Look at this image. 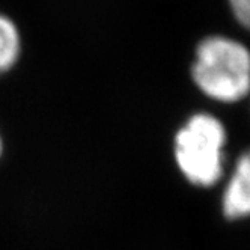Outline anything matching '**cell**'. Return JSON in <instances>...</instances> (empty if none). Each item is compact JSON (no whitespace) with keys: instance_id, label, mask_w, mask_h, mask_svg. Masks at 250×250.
I'll use <instances>...</instances> for the list:
<instances>
[{"instance_id":"cell-3","label":"cell","mask_w":250,"mask_h":250,"mask_svg":"<svg viewBox=\"0 0 250 250\" xmlns=\"http://www.w3.org/2000/svg\"><path fill=\"white\" fill-rule=\"evenodd\" d=\"M222 212L228 220L250 217V149L238 158L223 194Z\"/></svg>"},{"instance_id":"cell-2","label":"cell","mask_w":250,"mask_h":250,"mask_svg":"<svg viewBox=\"0 0 250 250\" xmlns=\"http://www.w3.org/2000/svg\"><path fill=\"white\" fill-rule=\"evenodd\" d=\"M226 130L211 115L199 113L178 131L175 158L187 180L199 187H211L223 173V146Z\"/></svg>"},{"instance_id":"cell-4","label":"cell","mask_w":250,"mask_h":250,"mask_svg":"<svg viewBox=\"0 0 250 250\" xmlns=\"http://www.w3.org/2000/svg\"><path fill=\"white\" fill-rule=\"evenodd\" d=\"M21 40L11 19L0 14V74L9 71L20 56Z\"/></svg>"},{"instance_id":"cell-5","label":"cell","mask_w":250,"mask_h":250,"mask_svg":"<svg viewBox=\"0 0 250 250\" xmlns=\"http://www.w3.org/2000/svg\"><path fill=\"white\" fill-rule=\"evenodd\" d=\"M229 5L238 23L250 30V0H229Z\"/></svg>"},{"instance_id":"cell-6","label":"cell","mask_w":250,"mask_h":250,"mask_svg":"<svg viewBox=\"0 0 250 250\" xmlns=\"http://www.w3.org/2000/svg\"><path fill=\"white\" fill-rule=\"evenodd\" d=\"M0 154H2V139H0Z\"/></svg>"},{"instance_id":"cell-1","label":"cell","mask_w":250,"mask_h":250,"mask_svg":"<svg viewBox=\"0 0 250 250\" xmlns=\"http://www.w3.org/2000/svg\"><path fill=\"white\" fill-rule=\"evenodd\" d=\"M193 80L208 97L234 103L250 91V51L225 37H208L196 48Z\"/></svg>"}]
</instances>
